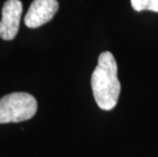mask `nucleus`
<instances>
[{"instance_id":"obj_1","label":"nucleus","mask_w":158,"mask_h":157,"mask_svg":"<svg viewBox=\"0 0 158 157\" xmlns=\"http://www.w3.org/2000/svg\"><path fill=\"white\" fill-rule=\"evenodd\" d=\"M91 86L97 105L102 110L115 107L120 93V83L117 78V63L111 52L99 55L98 64L91 78Z\"/></svg>"},{"instance_id":"obj_2","label":"nucleus","mask_w":158,"mask_h":157,"mask_svg":"<svg viewBox=\"0 0 158 157\" xmlns=\"http://www.w3.org/2000/svg\"><path fill=\"white\" fill-rule=\"evenodd\" d=\"M38 104L34 96L26 92H15L0 99V123L21 122L36 114Z\"/></svg>"},{"instance_id":"obj_4","label":"nucleus","mask_w":158,"mask_h":157,"mask_svg":"<svg viewBox=\"0 0 158 157\" xmlns=\"http://www.w3.org/2000/svg\"><path fill=\"white\" fill-rule=\"evenodd\" d=\"M58 8L57 0H34L25 15V24L31 29L39 28L51 21Z\"/></svg>"},{"instance_id":"obj_5","label":"nucleus","mask_w":158,"mask_h":157,"mask_svg":"<svg viewBox=\"0 0 158 157\" xmlns=\"http://www.w3.org/2000/svg\"><path fill=\"white\" fill-rule=\"evenodd\" d=\"M131 3L136 11L150 10L158 12V0H131Z\"/></svg>"},{"instance_id":"obj_3","label":"nucleus","mask_w":158,"mask_h":157,"mask_svg":"<svg viewBox=\"0 0 158 157\" xmlns=\"http://www.w3.org/2000/svg\"><path fill=\"white\" fill-rule=\"evenodd\" d=\"M23 13V4L19 0H6L1 11L0 38L9 41L18 35Z\"/></svg>"}]
</instances>
